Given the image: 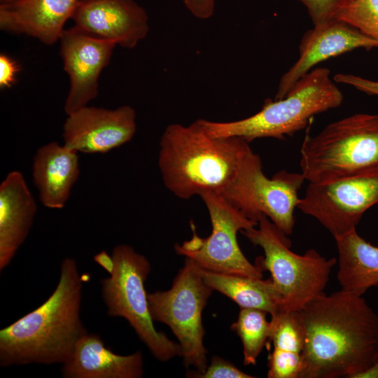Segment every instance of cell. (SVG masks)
Returning a JSON list of instances; mask_svg holds the SVG:
<instances>
[{
    "instance_id": "obj_22",
    "label": "cell",
    "mask_w": 378,
    "mask_h": 378,
    "mask_svg": "<svg viewBox=\"0 0 378 378\" xmlns=\"http://www.w3.org/2000/svg\"><path fill=\"white\" fill-rule=\"evenodd\" d=\"M267 312L260 309L240 308L237 321L231 326L243 346L244 365H255L270 337V323Z\"/></svg>"
},
{
    "instance_id": "obj_19",
    "label": "cell",
    "mask_w": 378,
    "mask_h": 378,
    "mask_svg": "<svg viewBox=\"0 0 378 378\" xmlns=\"http://www.w3.org/2000/svg\"><path fill=\"white\" fill-rule=\"evenodd\" d=\"M79 174L78 153L64 144L53 141L36 150L32 176L40 201L46 207L63 208Z\"/></svg>"
},
{
    "instance_id": "obj_26",
    "label": "cell",
    "mask_w": 378,
    "mask_h": 378,
    "mask_svg": "<svg viewBox=\"0 0 378 378\" xmlns=\"http://www.w3.org/2000/svg\"><path fill=\"white\" fill-rule=\"evenodd\" d=\"M192 377L197 378H253L228 360L218 356H213L205 371Z\"/></svg>"
},
{
    "instance_id": "obj_23",
    "label": "cell",
    "mask_w": 378,
    "mask_h": 378,
    "mask_svg": "<svg viewBox=\"0 0 378 378\" xmlns=\"http://www.w3.org/2000/svg\"><path fill=\"white\" fill-rule=\"evenodd\" d=\"M269 342L273 352L302 356L304 340L298 312L278 311L271 315Z\"/></svg>"
},
{
    "instance_id": "obj_16",
    "label": "cell",
    "mask_w": 378,
    "mask_h": 378,
    "mask_svg": "<svg viewBox=\"0 0 378 378\" xmlns=\"http://www.w3.org/2000/svg\"><path fill=\"white\" fill-rule=\"evenodd\" d=\"M78 0H19L0 4V29L46 45L58 41Z\"/></svg>"
},
{
    "instance_id": "obj_13",
    "label": "cell",
    "mask_w": 378,
    "mask_h": 378,
    "mask_svg": "<svg viewBox=\"0 0 378 378\" xmlns=\"http://www.w3.org/2000/svg\"><path fill=\"white\" fill-rule=\"evenodd\" d=\"M136 130L132 106L108 109L87 105L68 115L62 136L64 144L77 153H106L132 140Z\"/></svg>"
},
{
    "instance_id": "obj_11",
    "label": "cell",
    "mask_w": 378,
    "mask_h": 378,
    "mask_svg": "<svg viewBox=\"0 0 378 378\" xmlns=\"http://www.w3.org/2000/svg\"><path fill=\"white\" fill-rule=\"evenodd\" d=\"M378 204V169L342 178L309 183L298 209L333 236L356 229L363 214Z\"/></svg>"
},
{
    "instance_id": "obj_7",
    "label": "cell",
    "mask_w": 378,
    "mask_h": 378,
    "mask_svg": "<svg viewBox=\"0 0 378 378\" xmlns=\"http://www.w3.org/2000/svg\"><path fill=\"white\" fill-rule=\"evenodd\" d=\"M241 232L264 252L256 264L271 274L281 295L279 311H299L324 293L335 258L327 259L314 249L303 255L294 253L288 236L265 216L259 218L256 226Z\"/></svg>"
},
{
    "instance_id": "obj_18",
    "label": "cell",
    "mask_w": 378,
    "mask_h": 378,
    "mask_svg": "<svg viewBox=\"0 0 378 378\" xmlns=\"http://www.w3.org/2000/svg\"><path fill=\"white\" fill-rule=\"evenodd\" d=\"M141 351L121 356L107 347L96 334L83 336L70 359L63 364L64 378H139L144 374Z\"/></svg>"
},
{
    "instance_id": "obj_6",
    "label": "cell",
    "mask_w": 378,
    "mask_h": 378,
    "mask_svg": "<svg viewBox=\"0 0 378 378\" xmlns=\"http://www.w3.org/2000/svg\"><path fill=\"white\" fill-rule=\"evenodd\" d=\"M94 260L110 274L101 280L107 314L125 318L158 360L181 356L179 344L155 328L144 286L151 269L147 258L132 246L120 244L113 248L111 255L102 251Z\"/></svg>"
},
{
    "instance_id": "obj_24",
    "label": "cell",
    "mask_w": 378,
    "mask_h": 378,
    "mask_svg": "<svg viewBox=\"0 0 378 378\" xmlns=\"http://www.w3.org/2000/svg\"><path fill=\"white\" fill-rule=\"evenodd\" d=\"M336 20L348 23L378 42V0H353L338 13Z\"/></svg>"
},
{
    "instance_id": "obj_3",
    "label": "cell",
    "mask_w": 378,
    "mask_h": 378,
    "mask_svg": "<svg viewBox=\"0 0 378 378\" xmlns=\"http://www.w3.org/2000/svg\"><path fill=\"white\" fill-rule=\"evenodd\" d=\"M252 151L236 136H214L198 120L168 125L160 141L158 167L165 187L188 200L207 192L220 193L237 176Z\"/></svg>"
},
{
    "instance_id": "obj_14",
    "label": "cell",
    "mask_w": 378,
    "mask_h": 378,
    "mask_svg": "<svg viewBox=\"0 0 378 378\" xmlns=\"http://www.w3.org/2000/svg\"><path fill=\"white\" fill-rule=\"evenodd\" d=\"M71 20L85 32L127 49L149 31L148 14L134 0H78Z\"/></svg>"
},
{
    "instance_id": "obj_8",
    "label": "cell",
    "mask_w": 378,
    "mask_h": 378,
    "mask_svg": "<svg viewBox=\"0 0 378 378\" xmlns=\"http://www.w3.org/2000/svg\"><path fill=\"white\" fill-rule=\"evenodd\" d=\"M213 291L195 271L192 260L186 258L170 289L148 294L153 321L170 328L178 339L184 365L195 368L187 373L189 377L203 373L207 368L202 314Z\"/></svg>"
},
{
    "instance_id": "obj_12",
    "label": "cell",
    "mask_w": 378,
    "mask_h": 378,
    "mask_svg": "<svg viewBox=\"0 0 378 378\" xmlns=\"http://www.w3.org/2000/svg\"><path fill=\"white\" fill-rule=\"evenodd\" d=\"M59 41L64 70L69 78L64 104V111L69 115L97 97L101 72L110 62L116 45L75 25L64 29Z\"/></svg>"
},
{
    "instance_id": "obj_4",
    "label": "cell",
    "mask_w": 378,
    "mask_h": 378,
    "mask_svg": "<svg viewBox=\"0 0 378 378\" xmlns=\"http://www.w3.org/2000/svg\"><path fill=\"white\" fill-rule=\"evenodd\" d=\"M325 67L311 70L293 86L286 96L267 99L256 113L235 121L198 120L214 136H236L250 143L260 138L284 139L304 129L316 114L340 106L343 94Z\"/></svg>"
},
{
    "instance_id": "obj_25",
    "label": "cell",
    "mask_w": 378,
    "mask_h": 378,
    "mask_svg": "<svg viewBox=\"0 0 378 378\" xmlns=\"http://www.w3.org/2000/svg\"><path fill=\"white\" fill-rule=\"evenodd\" d=\"M306 7L314 25L336 20L338 13L353 0H299Z\"/></svg>"
},
{
    "instance_id": "obj_2",
    "label": "cell",
    "mask_w": 378,
    "mask_h": 378,
    "mask_svg": "<svg viewBox=\"0 0 378 378\" xmlns=\"http://www.w3.org/2000/svg\"><path fill=\"white\" fill-rule=\"evenodd\" d=\"M82 288L76 260L64 258L50 297L0 330V365L66 363L78 340L88 333L80 318Z\"/></svg>"
},
{
    "instance_id": "obj_9",
    "label": "cell",
    "mask_w": 378,
    "mask_h": 378,
    "mask_svg": "<svg viewBox=\"0 0 378 378\" xmlns=\"http://www.w3.org/2000/svg\"><path fill=\"white\" fill-rule=\"evenodd\" d=\"M302 174L281 170L268 178L260 157L253 152L246 158L237 176L220 193L246 218L258 223L267 216L287 236L293 233Z\"/></svg>"
},
{
    "instance_id": "obj_27",
    "label": "cell",
    "mask_w": 378,
    "mask_h": 378,
    "mask_svg": "<svg viewBox=\"0 0 378 378\" xmlns=\"http://www.w3.org/2000/svg\"><path fill=\"white\" fill-rule=\"evenodd\" d=\"M332 79L336 83L349 85L368 94L378 96V80L349 74H337Z\"/></svg>"
},
{
    "instance_id": "obj_21",
    "label": "cell",
    "mask_w": 378,
    "mask_h": 378,
    "mask_svg": "<svg viewBox=\"0 0 378 378\" xmlns=\"http://www.w3.org/2000/svg\"><path fill=\"white\" fill-rule=\"evenodd\" d=\"M192 262L194 269L206 285L230 298L240 308L260 309L270 316L280 310L281 295L271 278L263 280L262 278L215 272Z\"/></svg>"
},
{
    "instance_id": "obj_10",
    "label": "cell",
    "mask_w": 378,
    "mask_h": 378,
    "mask_svg": "<svg viewBox=\"0 0 378 378\" xmlns=\"http://www.w3.org/2000/svg\"><path fill=\"white\" fill-rule=\"evenodd\" d=\"M209 214L212 230L209 236L197 235L191 223L192 236L182 244H176V252L190 258L199 267L215 272L262 278L263 270L252 264L242 253L237 233L257 225L232 206L219 193L200 196Z\"/></svg>"
},
{
    "instance_id": "obj_20",
    "label": "cell",
    "mask_w": 378,
    "mask_h": 378,
    "mask_svg": "<svg viewBox=\"0 0 378 378\" xmlns=\"http://www.w3.org/2000/svg\"><path fill=\"white\" fill-rule=\"evenodd\" d=\"M338 251L337 280L341 289L363 295L378 286V246L352 230L335 238Z\"/></svg>"
},
{
    "instance_id": "obj_5",
    "label": "cell",
    "mask_w": 378,
    "mask_h": 378,
    "mask_svg": "<svg viewBox=\"0 0 378 378\" xmlns=\"http://www.w3.org/2000/svg\"><path fill=\"white\" fill-rule=\"evenodd\" d=\"M301 174L309 183L329 181L378 169V115L356 113L307 134Z\"/></svg>"
},
{
    "instance_id": "obj_31",
    "label": "cell",
    "mask_w": 378,
    "mask_h": 378,
    "mask_svg": "<svg viewBox=\"0 0 378 378\" xmlns=\"http://www.w3.org/2000/svg\"><path fill=\"white\" fill-rule=\"evenodd\" d=\"M19 0H1V4H8L18 1Z\"/></svg>"
},
{
    "instance_id": "obj_1",
    "label": "cell",
    "mask_w": 378,
    "mask_h": 378,
    "mask_svg": "<svg viewBox=\"0 0 378 378\" xmlns=\"http://www.w3.org/2000/svg\"><path fill=\"white\" fill-rule=\"evenodd\" d=\"M360 295L325 293L297 311L304 346L299 378H356L378 356V314Z\"/></svg>"
},
{
    "instance_id": "obj_30",
    "label": "cell",
    "mask_w": 378,
    "mask_h": 378,
    "mask_svg": "<svg viewBox=\"0 0 378 378\" xmlns=\"http://www.w3.org/2000/svg\"><path fill=\"white\" fill-rule=\"evenodd\" d=\"M356 378H378V356L372 364L366 370L359 374Z\"/></svg>"
},
{
    "instance_id": "obj_15",
    "label": "cell",
    "mask_w": 378,
    "mask_h": 378,
    "mask_svg": "<svg viewBox=\"0 0 378 378\" xmlns=\"http://www.w3.org/2000/svg\"><path fill=\"white\" fill-rule=\"evenodd\" d=\"M378 49V42L354 27L339 20L314 25L307 30L299 46V57L281 76L276 96H286L293 86L317 64L357 48Z\"/></svg>"
},
{
    "instance_id": "obj_29",
    "label": "cell",
    "mask_w": 378,
    "mask_h": 378,
    "mask_svg": "<svg viewBox=\"0 0 378 378\" xmlns=\"http://www.w3.org/2000/svg\"><path fill=\"white\" fill-rule=\"evenodd\" d=\"M182 1L190 13L198 19H208L211 18L214 13L216 0Z\"/></svg>"
},
{
    "instance_id": "obj_28",
    "label": "cell",
    "mask_w": 378,
    "mask_h": 378,
    "mask_svg": "<svg viewBox=\"0 0 378 378\" xmlns=\"http://www.w3.org/2000/svg\"><path fill=\"white\" fill-rule=\"evenodd\" d=\"M20 71L19 64L10 56L0 55V88L2 90L12 87L17 81Z\"/></svg>"
},
{
    "instance_id": "obj_17",
    "label": "cell",
    "mask_w": 378,
    "mask_h": 378,
    "mask_svg": "<svg viewBox=\"0 0 378 378\" xmlns=\"http://www.w3.org/2000/svg\"><path fill=\"white\" fill-rule=\"evenodd\" d=\"M37 206L21 172L0 185V270L8 265L31 227Z\"/></svg>"
}]
</instances>
